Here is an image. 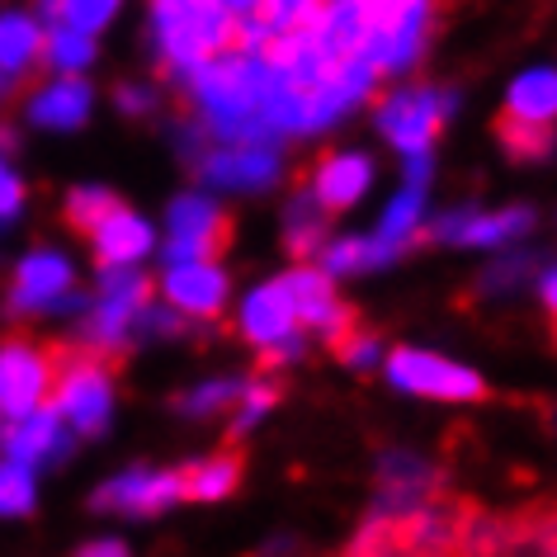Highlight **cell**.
Returning a JSON list of instances; mask_svg holds the SVG:
<instances>
[{
  "instance_id": "obj_5",
  "label": "cell",
  "mask_w": 557,
  "mask_h": 557,
  "mask_svg": "<svg viewBox=\"0 0 557 557\" xmlns=\"http://www.w3.org/2000/svg\"><path fill=\"white\" fill-rule=\"evenodd\" d=\"M232 246V218L222 213L203 194H185L171 203V242H165V260H218Z\"/></svg>"
},
{
  "instance_id": "obj_39",
  "label": "cell",
  "mask_w": 557,
  "mask_h": 557,
  "mask_svg": "<svg viewBox=\"0 0 557 557\" xmlns=\"http://www.w3.org/2000/svg\"><path fill=\"white\" fill-rule=\"evenodd\" d=\"M15 86H20V81H15V76H10V72H0V104H5V100H10V95H15Z\"/></svg>"
},
{
  "instance_id": "obj_21",
  "label": "cell",
  "mask_w": 557,
  "mask_h": 557,
  "mask_svg": "<svg viewBox=\"0 0 557 557\" xmlns=\"http://www.w3.org/2000/svg\"><path fill=\"white\" fill-rule=\"evenodd\" d=\"M421 208H425V185H421V180H407V189H401L397 203L387 208L383 232H379V246H383L387 260L401 256V250L416 242V227H421Z\"/></svg>"
},
{
  "instance_id": "obj_7",
  "label": "cell",
  "mask_w": 557,
  "mask_h": 557,
  "mask_svg": "<svg viewBox=\"0 0 557 557\" xmlns=\"http://www.w3.org/2000/svg\"><path fill=\"white\" fill-rule=\"evenodd\" d=\"M62 308H81V298L72 294V264L58 250H34L15 270L10 312L29 317V312H62Z\"/></svg>"
},
{
  "instance_id": "obj_20",
  "label": "cell",
  "mask_w": 557,
  "mask_h": 557,
  "mask_svg": "<svg viewBox=\"0 0 557 557\" xmlns=\"http://www.w3.org/2000/svg\"><path fill=\"white\" fill-rule=\"evenodd\" d=\"M38 58H44V29L29 15H0V72L24 81Z\"/></svg>"
},
{
  "instance_id": "obj_4",
  "label": "cell",
  "mask_w": 557,
  "mask_h": 557,
  "mask_svg": "<svg viewBox=\"0 0 557 557\" xmlns=\"http://www.w3.org/2000/svg\"><path fill=\"white\" fill-rule=\"evenodd\" d=\"M387 379H393L401 393L435 397V401H478V397H486V383L472 369L449 364V359L425 355V350H407V345L387 355Z\"/></svg>"
},
{
  "instance_id": "obj_25",
  "label": "cell",
  "mask_w": 557,
  "mask_h": 557,
  "mask_svg": "<svg viewBox=\"0 0 557 557\" xmlns=\"http://www.w3.org/2000/svg\"><path fill=\"white\" fill-rule=\"evenodd\" d=\"M322 260H326V274H355V270H369V264H383V246L379 236H345V242H326L322 246Z\"/></svg>"
},
{
  "instance_id": "obj_33",
  "label": "cell",
  "mask_w": 557,
  "mask_h": 557,
  "mask_svg": "<svg viewBox=\"0 0 557 557\" xmlns=\"http://www.w3.org/2000/svg\"><path fill=\"white\" fill-rule=\"evenodd\" d=\"M529 270H534V264H529L524 256H510V260H500L496 270L482 278V288H510V284H520V278H524Z\"/></svg>"
},
{
  "instance_id": "obj_40",
  "label": "cell",
  "mask_w": 557,
  "mask_h": 557,
  "mask_svg": "<svg viewBox=\"0 0 557 557\" xmlns=\"http://www.w3.org/2000/svg\"><path fill=\"white\" fill-rule=\"evenodd\" d=\"M5 151H15V133L0 128V157H5Z\"/></svg>"
},
{
  "instance_id": "obj_8",
  "label": "cell",
  "mask_w": 557,
  "mask_h": 557,
  "mask_svg": "<svg viewBox=\"0 0 557 557\" xmlns=\"http://www.w3.org/2000/svg\"><path fill=\"white\" fill-rule=\"evenodd\" d=\"M284 288L294 298V312H298V326H312L322 331L326 341L345 336L350 326H359V312L345 308L336 298V284H331L326 270H312V264H298V270L284 274Z\"/></svg>"
},
{
  "instance_id": "obj_13",
  "label": "cell",
  "mask_w": 557,
  "mask_h": 557,
  "mask_svg": "<svg viewBox=\"0 0 557 557\" xmlns=\"http://www.w3.org/2000/svg\"><path fill=\"white\" fill-rule=\"evenodd\" d=\"M199 171H203L208 185L256 189V185H270L278 175V157H274V147H264V143H242V147H222L213 157H203Z\"/></svg>"
},
{
  "instance_id": "obj_26",
  "label": "cell",
  "mask_w": 557,
  "mask_h": 557,
  "mask_svg": "<svg viewBox=\"0 0 557 557\" xmlns=\"http://www.w3.org/2000/svg\"><path fill=\"white\" fill-rule=\"evenodd\" d=\"M322 5L326 0H260L256 15L270 34H294V29H312Z\"/></svg>"
},
{
  "instance_id": "obj_35",
  "label": "cell",
  "mask_w": 557,
  "mask_h": 557,
  "mask_svg": "<svg viewBox=\"0 0 557 557\" xmlns=\"http://www.w3.org/2000/svg\"><path fill=\"white\" fill-rule=\"evenodd\" d=\"M72 557H128V548L119 539H95V543H81Z\"/></svg>"
},
{
  "instance_id": "obj_34",
  "label": "cell",
  "mask_w": 557,
  "mask_h": 557,
  "mask_svg": "<svg viewBox=\"0 0 557 557\" xmlns=\"http://www.w3.org/2000/svg\"><path fill=\"white\" fill-rule=\"evenodd\" d=\"M20 203H24V185H20V175L0 165V222L15 218V213H20Z\"/></svg>"
},
{
  "instance_id": "obj_12",
  "label": "cell",
  "mask_w": 557,
  "mask_h": 557,
  "mask_svg": "<svg viewBox=\"0 0 557 557\" xmlns=\"http://www.w3.org/2000/svg\"><path fill=\"white\" fill-rule=\"evenodd\" d=\"M373 180V165L369 157H359V151H331L312 165V199L326 208V213H345L350 203H359V194L369 189Z\"/></svg>"
},
{
  "instance_id": "obj_31",
  "label": "cell",
  "mask_w": 557,
  "mask_h": 557,
  "mask_svg": "<svg viewBox=\"0 0 557 557\" xmlns=\"http://www.w3.org/2000/svg\"><path fill=\"white\" fill-rule=\"evenodd\" d=\"M326 350L336 355L341 364L364 369V364H373V355H379V336H373V331H364V326H350V331H345V336L326 341Z\"/></svg>"
},
{
  "instance_id": "obj_28",
  "label": "cell",
  "mask_w": 557,
  "mask_h": 557,
  "mask_svg": "<svg viewBox=\"0 0 557 557\" xmlns=\"http://www.w3.org/2000/svg\"><path fill=\"white\" fill-rule=\"evenodd\" d=\"M119 208V194H109V189H76L72 199H66V222H72L76 232H95L100 222L109 218Z\"/></svg>"
},
{
  "instance_id": "obj_15",
  "label": "cell",
  "mask_w": 557,
  "mask_h": 557,
  "mask_svg": "<svg viewBox=\"0 0 557 557\" xmlns=\"http://www.w3.org/2000/svg\"><path fill=\"white\" fill-rule=\"evenodd\" d=\"M294 326H298V312H294V298H288L284 278H274V284H260L256 294L246 298V312H242V336L246 341L270 345V341L294 336Z\"/></svg>"
},
{
  "instance_id": "obj_24",
  "label": "cell",
  "mask_w": 557,
  "mask_h": 557,
  "mask_svg": "<svg viewBox=\"0 0 557 557\" xmlns=\"http://www.w3.org/2000/svg\"><path fill=\"white\" fill-rule=\"evenodd\" d=\"M95 58V44H90V34H81L72 29V24H52V29L44 34V62L52 66V72H62V76H72L81 72Z\"/></svg>"
},
{
  "instance_id": "obj_10",
  "label": "cell",
  "mask_w": 557,
  "mask_h": 557,
  "mask_svg": "<svg viewBox=\"0 0 557 557\" xmlns=\"http://www.w3.org/2000/svg\"><path fill=\"white\" fill-rule=\"evenodd\" d=\"M165 302L185 317L213 322V317H222V308H227V274L208 260L171 264V274H165Z\"/></svg>"
},
{
  "instance_id": "obj_37",
  "label": "cell",
  "mask_w": 557,
  "mask_h": 557,
  "mask_svg": "<svg viewBox=\"0 0 557 557\" xmlns=\"http://www.w3.org/2000/svg\"><path fill=\"white\" fill-rule=\"evenodd\" d=\"M543 308H548V312L557 317V270H553L548 278H543Z\"/></svg>"
},
{
  "instance_id": "obj_6",
  "label": "cell",
  "mask_w": 557,
  "mask_h": 557,
  "mask_svg": "<svg viewBox=\"0 0 557 557\" xmlns=\"http://www.w3.org/2000/svg\"><path fill=\"white\" fill-rule=\"evenodd\" d=\"M444 119H449V95H440V90H401L379 104L383 137L407 151V157L430 151V143H435L444 128Z\"/></svg>"
},
{
  "instance_id": "obj_9",
  "label": "cell",
  "mask_w": 557,
  "mask_h": 557,
  "mask_svg": "<svg viewBox=\"0 0 557 557\" xmlns=\"http://www.w3.org/2000/svg\"><path fill=\"white\" fill-rule=\"evenodd\" d=\"M180 496V472H147V468H133L123 478L104 482L95 492L90 506L95 510H119V515H161L165 506H175Z\"/></svg>"
},
{
  "instance_id": "obj_19",
  "label": "cell",
  "mask_w": 557,
  "mask_h": 557,
  "mask_svg": "<svg viewBox=\"0 0 557 557\" xmlns=\"http://www.w3.org/2000/svg\"><path fill=\"white\" fill-rule=\"evenodd\" d=\"M326 218H331V213L312 199V189L298 194V199L288 203V222H284V246H288V256H294V260L322 256V246H326Z\"/></svg>"
},
{
  "instance_id": "obj_27",
  "label": "cell",
  "mask_w": 557,
  "mask_h": 557,
  "mask_svg": "<svg viewBox=\"0 0 557 557\" xmlns=\"http://www.w3.org/2000/svg\"><path fill=\"white\" fill-rule=\"evenodd\" d=\"M34 510V468L5 458L0 463V515H29Z\"/></svg>"
},
{
  "instance_id": "obj_3",
  "label": "cell",
  "mask_w": 557,
  "mask_h": 557,
  "mask_svg": "<svg viewBox=\"0 0 557 557\" xmlns=\"http://www.w3.org/2000/svg\"><path fill=\"white\" fill-rule=\"evenodd\" d=\"M58 379V350L34 341H5L0 345V421L44 407Z\"/></svg>"
},
{
  "instance_id": "obj_30",
  "label": "cell",
  "mask_w": 557,
  "mask_h": 557,
  "mask_svg": "<svg viewBox=\"0 0 557 557\" xmlns=\"http://www.w3.org/2000/svg\"><path fill=\"white\" fill-rule=\"evenodd\" d=\"M242 387H246V383H203V387H194V393L175 397V407H180V411H189V416L227 411V407H236V397H242Z\"/></svg>"
},
{
  "instance_id": "obj_1",
  "label": "cell",
  "mask_w": 557,
  "mask_h": 557,
  "mask_svg": "<svg viewBox=\"0 0 557 557\" xmlns=\"http://www.w3.org/2000/svg\"><path fill=\"white\" fill-rule=\"evenodd\" d=\"M232 29L236 20L222 0H157V38L175 76H194L208 58L227 52Z\"/></svg>"
},
{
  "instance_id": "obj_14",
  "label": "cell",
  "mask_w": 557,
  "mask_h": 557,
  "mask_svg": "<svg viewBox=\"0 0 557 557\" xmlns=\"http://www.w3.org/2000/svg\"><path fill=\"white\" fill-rule=\"evenodd\" d=\"M529 218H534L529 208H506V213H449L430 227V236H435V242H454V246H496V242H506V236L524 232Z\"/></svg>"
},
{
  "instance_id": "obj_29",
  "label": "cell",
  "mask_w": 557,
  "mask_h": 557,
  "mask_svg": "<svg viewBox=\"0 0 557 557\" xmlns=\"http://www.w3.org/2000/svg\"><path fill=\"white\" fill-rule=\"evenodd\" d=\"M278 397H284V387H278V383H260V379H250V383L242 387V397H236V421H232V440H242L246 430L256 425L260 416L270 411Z\"/></svg>"
},
{
  "instance_id": "obj_36",
  "label": "cell",
  "mask_w": 557,
  "mask_h": 557,
  "mask_svg": "<svg viewBox=\"0 0 557 557\" xmlns=\"http://www.w3.org/2000/svg\"><path fill=\"white\" fill-rule=\"evenodd\" d=\"M119 104L128 109V114H143V109H147V90H133V86L119 90Z\"/></svg>"
},
{
  "instance_id": "obj_32",
  "label": "cell",
  "mask_w": 557,
  "mask_h": 557,
  "mask_svg": "<svg viewBox=\"0 0 557 557\" xmlns=\"http://www.w3.org/2000/svg\"><path fill=\"white\" fill-rule=\"evenodd\" d=\"M114 10H119V0H62L58 20L72 24V29H81V34H95L100 24H109Z\"/></svg>"
},
{
  "instance_id": "obj_22",
  "label": "cell",
  "mask_w": 557,
  "mask_h": 557,
  "mask_svg": "<svg viewBox=\"0 0 557 557\" xmlns=\"http://www.w3.org/2000/svg\"><path fill=\"white\" fill-rule=\"evenodd\" d=\"M506 114L515 119H534V123H553L557 119V72H529L515 81Z\"/></svg>"
},
{
  "instance_id": "obj_38",
  "label": "cell",
  "mask_w": 557,
  "mask_h": 557,
  "mask_svg": "<svg viewBox=\"0 0 557 557\" xmlns=\"http://www.w3.org/2000/svg\"><path fill=\"white\" fill-rule=\"evenodd\" d=\"M222 5H227L232 15H256V5H260V0H222Z\"/></svg>"
},
{
  "instance_id": "obj_16",
  "label": "cell",
  "mask_w": 557,
  "mask_h": 557,
  "mask_svg": "<svg viewBox=\"0 0 557 557\" xmlns=\"http://www.w3.org/2000/svg\"><path fill=\"white\" fill-rule=\"evenodd\" d=\"M90 242H95V260H100V270L104 264H133V260H143L151 250V227L119 203L114 213L90 232Z\"/></svg>"
},
{
  "instance_id": "obj_2",
  "label": "cell",
  "mask_w": 557,
  "mask_h": 557,
  "mask_svg": "<svg viewBox=\"0 0 557 557\" xmlns=\"http://www.w3.org/2000/svg\"><path fill=\"white\" fill-rule=\"evenodd\" d=\"M58 350V379H52V407L76 435H100L114 411V369L119 359H104L86 345H52Z\"/></svg>"
},
{
  "instance_id": "obj_11",
  "label": "cell",
  "mask_w": 557,
  "mask_h": 557,
  "mask_svg": "<svg viewBox=\"0 0 557 557\" xmlns=\"http://www.w3.org/2000/svg\"><path fill=\"white\" fill-rule=\"evenodd\" d=\"M0 449H5V458H15V463H24V468L52 463V458L66 454V421L58 416V407L52 411L34 407V411H24V416H15V421L5 425Z\"/></svg>"
},
{
  "instance_id": "obj_18",
  "label": "cell",
  "mask_w": 557,
  "mask_h": 557,
  "mask_svg": "<svg viewBox=\"0 0 557 557\" xmlns=\"http://www.w3.org/2000/svg\"><path fill=\"white\" fill-rule=\"evenodd\" d=\"M90 114V86L76 76H62L52 81V86H44L29 100V119L38 123V128H81Z\"/></svg>"
},
{
  "instance_id": "obj_17",
  "label": "cell",
  "mask_w": 557,
  "mask_h": 557,
  "mask_svg": "<svg viewBox=\"0 0 557 557\" xmlns=\"http://www.w3.org/2000/svg\"><path fill=\"white\" fill-rule=\"evenodd\" d=\"M242 478H246L242 449H222L213 458H199V463L180 468V496L185 500H222L242 486Z\"/></svg>"
},
{
  "instance_id": "obj_23",
  "label": "cell",
  "mask_w": 557,
  "mask_h": 557,
  "mask_svg": "<svg viewBox=\"0 0 557 557\" xmlns=\"http://www.w3.org/2000/svg\"><path fill=\"white\" fill-rule=\"evenodd\" d=\"M496 137L515 161H539V157L553 151V123L515 119V114H506V109H500V119H496Z\"/></svg>"
}]
</instances>
